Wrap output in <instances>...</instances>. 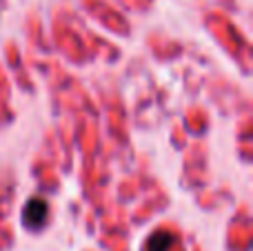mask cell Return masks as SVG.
<instances>
[{"mask_svg":"<svg viewBox=\"0 0 253 251\" xmlns=\"http://www.w3.org/2000/svg\"><path fill=\"white\" fill-rule=\"evenodd\" d=\"M47 216H49V203L44 198H31L25 207V225L29 229H38L47 222Z\"/></svg>","mask_w":253,"mask_h":251,"instance_id":"cell-1","label":"cell"},{"mask_svg":"<svg viewBox=\"0 0 253 251\" xmlns=\"http://www.w3.org/2000/svg\"><path fill=\"white\" fill-rule=\"evenodd\" d=\"M173 245V236L169 231H156V234L149 238L147 251H169V247Z\"/></svg>","mask_w":253,"mask_h":251,"instance_id":"cell-2","label":"cell"}]
</instances>
